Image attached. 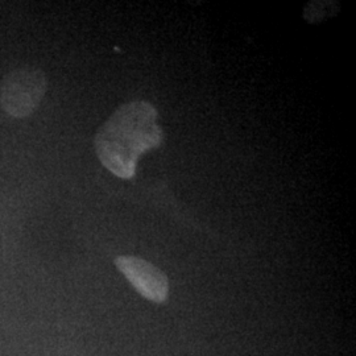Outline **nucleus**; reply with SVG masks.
<instances>
[{"label":"nucleus","instance_id":"3","mask_svg":"<svg viewBox=\"0 0 356 356\" xmlns=\"http://www.w3.org/2000/svg\"><path fill=\"white\" fill-rule=\"evenodd\" d=\"M115 264L144 298L159 304L165 302L169 294V281L161 269L136 256H119Z\"/></svg>","mask_w":356,"mask_h":356},{"label":"nucleus","instance_id":"1","mask_svg":"<svg viewBox=\"0 0 356 356\" xmlns=\"http://www.w3.org/2000/svg\"><path fill=\"white\" fill-rule=\"evenodd\" d=\"M156 118L154 107L147 102L127 103L118 108L95 138L103 166L118 177H134L141 153L157 147L163 139Z\"/></svg>","mask_w":356,"mask_h":356},{"label":"nucleus","instance_id":"4","mask_svg":"<svg viewBox=\"0 0 356 356\" xmlns=\"http://www.w3.org/2000/svg\"><path fill=\"white\" fill-rule=\"evenodd\" d=\"M329 1H313L310 4H307L305 7V19L310 23H316L321 22L323 17L329 16L325 13V8L329 7Z\"/></svg>","mask_w":356,"mask_h":356},{"label":"nucleus","instance_id":"2","mask_svg":"<svg viewBox=\"0 0 356 356\" xmlns=\"http://www.w3.org/2000/svg\"><path fill=\"white\" fill-rule=\"evenodd\" d=\"M47 90L45 74L35 67L16 69L4 76L0 104L7 114L26 118L35 113Z\"/></svg>","mask_w":356,"mask_h":356}]
</instances>
